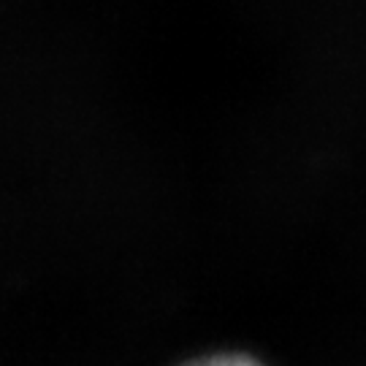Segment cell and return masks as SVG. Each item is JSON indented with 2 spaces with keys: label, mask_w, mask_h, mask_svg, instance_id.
<instances>
[{
  "label": "cell",
  "mask_w": 366,
  "mask_h": 366,
  "mask_svg": "<svg viewBox=\"0 0 366 366\" xmlns=\"http://www.w3.org/2000/svg\"><path fill=\"white\" fill-rule=\"evenodd\" d=\"M184 366H261L258 361H252L247 355H236V353H222V355H209V358H201V361H193V364Z\"/></svg>",
  "instance_id": "obj_1"
}]
</instances>
